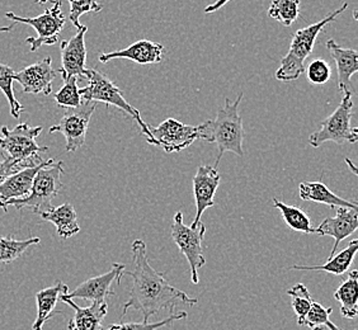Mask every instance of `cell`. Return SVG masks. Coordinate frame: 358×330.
I'll return each mask as SVG.
<instances>
[{
    "mask_svg": "<svg viewBox=\"0 0 358 330\" xmlns=\"http://www.w3.org/2000/svg\"><path fill=\"white\" fill-rule=\"evenodd\" d=\"M132 271H124V275H130L134 281L129 300L124 303L121 319L129 310H136L143 314L144 322L150 323V317L158 315L162 310H173L178 305L193 306L197 299L187 295L186 292L173 287L168 282L164 272L152 268L148 261L146 244L141 239L132 243Z\"/></svg>",
    "mask_w": 358,
    "mask_h": 330,
    "instance_id": "cell-1",
    "label": "cell"
},
{
    "mask_svg": "<svg viewBox=\"0 0 358 330\" xmlns=\"http://www.w3.org/2000/svg\"><path fill=\"white\" fill-rule=\"evenodd\" d=\"M347 8L348 3L345 1L342 7L334 10L333 13L328 14L322 21L310 24L308 27L297 29L294 34L287 54L283 56L281 60V66L275 71L277 80L283 82H294L305 73V60L311 55L317 36L320 35L324 27L336 21Z\"/></svg>",
    "mask_w": 358,
    "mask_h": 330,
    "instance_id": "cell-2",
    "label": "cell"
},
{
    "mask_svg": "<svg viewBox=\"0 0 358 330\" xmlns=\"http://www.w3.org/2000/svg\"><path fill=\"white\" fill-rule=\"evenodd\" d=\"M87 80H88V85L84 88H79V93H80L83 101L117 107L118 110H122L138 122L141 135L146 138V141L149 144L159 146L157 140L152 138V134H150L149 124H145L140 112L124 99L122 90L120 89L108 76H104L98 70L88 69L87 70Z\"/></svg>",
    "mask_w": 358,
    "mask_h": 330,
    "instance_id": "cell-3",
    "label": "cell"
},
{
    "mask_svg": "<svg viewBox=\"0 0 358 330\" xmlns=\"http://www.w3.org/2000/svg\"><path fill=\"white\" fill-rule=\"evenodd\" d=\"M42 132L41 126L31 127L27 124H17L9 130L7 126L1 127L0 149L6 159L13 160L21 169L42 163L38 158L41 152H48V146H40L36 138Z\"/></svg>",
    "mask_w": 358,
    "mask_h": 330,
    "instance_id": "cell-4",
    "label": "cell"
},
{
    "mask_svg": "<svg viewBox=\"0 0 358 330\" xmlns=\"http://www.w3.org/2000/svg\"><path fill=\"white\" fill-rule=\"evenodd\" d=\"M244 94L241 93L235 102H231L227 98L225 107L217 110V116L213 120V138L219 149L217 159L214 165L216 169L225 152H234L241 158L244 157L243 141L245 138V131L243 127V120L239 115V104Z\"/></svg>",
    "mask_w": 358,
    "mask_h": 330,
    "instance_id": "cell-5",
    "label": "cell"
},
{
    "mask_svg": "<svg viewBox=\"0 0 358 330\" xmlns=\"http://www.w3.org/2000/svg\"><path fill=\"white\" fill-rule=\"evenodd\" d=\"M62 166L64 163L62 160L55 162L54 159L48 164L43 165L36 173L29 194L24 199L10 201L9 206H13L17 210L31 208L37 215L52 208V200L60 193L62 188Z\"/></svg>",
    "mask_w": 358,
    "mask_h": 330,
    "instance_id": "cell-6",
    "label": "cell"
},
{
    "mask_svg": "<svg viewBox=\"0 0 358 330\" xmlns=\"http://www.w3.org/2000/svg\"><path fill=\"white\" fill-rule=\"evenodd\" d=\"M149 130L159 146H162L168 154L182 152L199 138L207 143H214L213 120H208L199 126H191L182 124L174 118H166L157 127L149 124Z\"/></svg>",
    "mask_w": 358,
    "mask_h": 330,
    "instance_id": "cell-7",
    "label": "cell"
},
{
    "mask_svg": "<svg viewBox=\"0 0 358 330\" xmlns=\"http://www.w3.org/2000/svg\"><path fill=\"white\" fill-rule=\"evenodd\" d=\"M353 102L352 94H345L337 110L325 118L319 130L311 134L309 144L320 148L324 143L333 141L338 145L355 144L358 140V130L352 127Z\"/></svg>",
    "mask_w": 358,
    "mask_h": 330,
    "instance_id": "cell-8",
    "label": "cell"
},
{
    "mask_svg": "<svg viewBox=\"0 0 358 330\" xmlns=\"http://www.w3.org/2000/svg\"><path fill=\"white\" fill-rule=\"evenodd\" d=\"M62 0H55L52 7L48 8L41 15L35 17V18H24V17L15 15L12 12L6 13V17L15 23H24V24L35 28L37 37L26 38V43L31 46L29 50L32 52H35L45 45L52 46L59 41V36L65 27V22H66V18L62 13Z\"/></svg>",
    "mask_w": 358,
    "mask_h": 330,
    "instance_id": "cell-9",
    "label": "cell"
},
{
    "mask_svg": "<svg viewBox=\"0 0 358 330\" xmlns=\"http://www.w3.org/2000/svg\"><path fill=\"white\" fill-rule=\"evenodd\" d=\"M172 239L179 248L180 253L186 257L187 261L191 268V278L194 285L200 282L199 269L206 264V259L203 255L202 241L203 235L206 233V227L200 222L196 229L187 227L183 222V213H177L173 217Z\"/></svg>",
    "mask_w": 358,
    "mask_h": 330,
    "instance_id": "cell-10",
    "label": "cell"
},
{
    "mask_svg": "<svg viewBox=\"0 0 358 330\" xmlns=\"http://www.w3.org/2000/svg\"><path fill=\"white\" fill-rule=\"evenodd\" d=\"M96 102H85L78 108H68L64 113L62 121L59 124L50 127L48 132H60L66 140L65 150L74 152L80 149L85 143L87 131L90 126V117L96 110Z\"/></svg>",
    "mask_w": 358,
    "mask_h": 330,
    "instance_id": "cell-11",
    "label": "cell"
},
{
    "mask_svg": "<svg viewBox=\"0 0 358 330\" xmlns=\"http://www.w3.org/2000/svg\"><path fill=\"white\" fill-rule=\"evenodd\" d=\"M124 266L121 263H113L112 268L103 275H96L90 278L83 283H80L76 289L62 295L64 299H82L92 303H107V299L115 296V291H112L110 286L115 282L121 283V278L124 277Z\"/></svg>",
    "mask_w": 358,
    "mask_h": 330,
    "instance_id": "cell-12",
    "label": "cell"
},
{
    "mask_svg": "<svg viewBox=\"0 0 358 330\" xmlns=\"http://www.w3.org/2000/svg\"><path fill=\"white\" fill-rule=\"evenodd\" d=\"M87 31L88 27L82 26L78 29L76 36H73L68 41L62 42V69H59V73L64 80L73 76L78 80H87Z\"/></svg>",
    "mask_w": 358,
    "mask_h": 330,
    "instance_id": "cell-13",
    "label": "cell"
},
{
    "mask_svg": "<svg viewBox=\"0 0 358 330\" xmlns=\"http://www.w3.org/2000/svg\"><path fill=\"white\" fill-rule=\"evenodd\" d=\"M56 71L52 68V59L48 56L41 62L29 65L14 74V80L20 82L22 89L27 94L50 96L52 92V82Z\"/></svg>",
    "mask_w": 358,
    "mask_h": 330,
    "instance_id": "cell-14",
    "label": "cell"
},
{
    "mask_svg": "<svg viewBox=\"0 0 358 330\" xmlns=\"http://www.w3.org/2000/svg\"><path fill=\"white\" fill-rule=\"evenodd\" d=\"M220 174L214 166H203L201 165L193 178V194L196 201V217L192 221L191 227L196 229L201 222V217L207 208L214 207V196L219 185H220Z\"/></svg>",
    "mask_w": 358,
    "mask_h": 330,
    "instance_id": "cell-15",
    "label": "cell"
},
{
    "mask_svg": "<svg viewBox=\"0 0 358 330\" xmlns=\"http://www.w3.org/2000/svg\"><path fill=\"white\" fill-rule=\"evenodd\" d=\"M358 227L357 208H345L338 207L337 215L334 217H328L319 225L314 227V234L320 236H331L334 239V245L331 249V258L338 252V245L341 241H345V238L351 236L356 233Z\"/></svg>",
    "mask_w": 358,
    "mask_h": 330,
    "instance_id": "cell-16",
    "label": "cell"
},
{
    "mask_svg": "<svg viewBox=\"0 0 358 330\" xmlns=\"http://www.w3.org/2000/svg\"><path fill=\"white\" fill-rule=\"evenodd\" d=\"M51 160L52 159H46L42 160L40 164L21 169L20 172L14 173L10 177H8L3 183H0V208H3L4 213H7L10 201L24 199L29 194L36 173L38 172L43 165L48 164Z\"/></svg>",
    "mask_w": 358,
    "mask_h": 330,
    "instance_id": "cell-17",
    "label": "cell"
},
{
    "mask_svg": "<svg viewBox=\"0 0 358 330\" xmlns=\"http://www.w3.org/2000/svg\"><path fill=\"white\" fill-rule=\"evenodd\" d=\"M164 52L166 50L162 43L149 40H140L124 50L113 51L110 54H101L99 62L104 64L115 59H126L136 62L138 65H150L163 62Z\"/></svg>",
    "mask_w": 358,
    "mask_h": 330,
    "instance_id": "cell-18",
    "label": "cell"
},
{
    "mask_svg": "<svg viewBox=\"0 0 358 330\" xmlns=\"http://www.w3.org/2000/svg\"><path fill=\"white\" fill-rule=\"evenodd\" d=\"M327 48L337 66L338 89L343 92V94H352L353 85L351 78L358 71L357 51L353 48H341L334 40L327 41Z\"/></svg>",
    "mask_w": 358,
    "mask_h": 330,
    "instance_id": "cell-19",
    "label": "cell"
},
{
    "mask_svg": "<svg viewBox=\"0 0 358 330\" xmlns=\"http://www.w3.org/2000/svg\"><path fill=\"white\" fill-rule=\"evenodd\" d=\"M60 301L68 303L71 306L76 315L68 324L69 330H103L102 320L107 315L108 311V303H92L90 306L80 308L70 299L62 297Z\"/></svg>",
    "mask_w": 358,
    "mask_h": 330,
    "instance_id": "cell-20",
    "label": "cell"
},
{
    "mask_svg": "<svg viewBox=\"0 0 358 330\" xmlns=\"http://www.w3.org/2000/svg\"><path fill=\"white\" fill-rule=\"evenodd\" d=\"M69 292V287L62 281L56 282L54 286L41 289L36 294V305H37V315L32 330H42L45 323L50 317L59 314L56 311V305L60 301L62 295Z\"/></svg>",
    "mask_w": 358,
    "mask_h": 330,
    "instance_id": "cell-21",
    "label": "cell"
},
{
    "mask_svg": "<svg viewBox=\"0 0 358 330\" xmlns=\"http://www.w3.org/2000/svg\"><path fill=\"white\" fill-rule=\"evenodd\" d=\"M40 217L42 220L52 222L56 227V233L64 241L69 239L80 231L76 208L70 203L52 207L48 211L40 213Z\"/></svg>",
    "mask_w": 358,
    "mask_h": 330,
    "instance_id": "cell-22",
    "label": "cell"
},
{
    "mask_svg": "<svg viewBox=\"0 0 358 330\" xmlns=\"http://www.w3.org/2000/svg\"><path fill=\"white\" fill-rule=\"evenodd\" d=\"M299 193L301 200L323 203L331 208H338V207L358 208L357 203L338 197L337 194L331 192V189L322 182H303L299 186Z\"/></svg>",
    "mask_w": 358,
    "mask_h": 330,
    "instance_id": "cell-23",
    "label": "cell"
},
{
    "mask_svg": "<svg viewBox=\"0 0 358 330\" xmlns=\"http://www.w3.org/2000/svg\"><path fill=\"white\" fill-rule=\"evenodd\" d=\"M357 250L358 241H352L348 244V247H345L342 252H337L333 257L328 258V261L322 266H292L289 269L317 271V272H327L336 275H345V272H348V269L351 268Z\"/></svg>",
    "mask_w": 358,
    "mask_h": 330,
    "instance_id": "cell-24",
    "label": "cell"
},
{
    "mask_svg": "<svg viewBox=\"0 0 358 330\" xmlns=\"http://www.w3.org/2000/svg\"><path fill=\"white\" fill-rule=\"evenodd\" d=\"M334 299L341 303V315L353 320L358 314V272L356 269L348 273L341 286L334 291Z\"/></svg>",
    "mask_w": 358,
    "mask_h": 330,
    "instance_id": "cell-25",
    "label": "cell"
},
{
    "mask_svg": "<svg viewBox=\"0 0 358 330\" xmlns=\"http://www.w3.org/2000/svg\"><path fill=\"white\" fill-rule=\"evenodd\" d=\"M273 207L281 213L283 221L289 229L303 234H314V227H311L309 216L300 207L289 206L277 199H273Z\"/></svg>",
    "mask_w": 358,
    "mask_h": 330,
    "instance_id": "cell-26",
    "label": "cell"
},
{
    "mask_svg": "<svg viewBox=\"0 0 358 330\" xmlns=\"http://www.w3.org/2000/svg\"><path fill=\"white\" fill-rule=\"evenodd\" d=\"M41 239L40 238H28L24 241H17L14 238H3L0 236V263H12V261L21 258L23 253L27 250L28 248L40 244Z\"/></svg>",
    "mask_w": 358,
    "mask_h": 330,
    "instance_id": "cell-27",
    "label": "cell"
},
{
    "mask_svg": "<svg viewBox=\"0 0 358 330\" xmlns=\"http://www.w3.org/2000/svg\"><path fill=\"white\" fill-rule=\"evenodd\" d=\"M268 15L285 27H289L300 15V0H272Z\"/></svg>",
    "mask_w": 358,
    "mask_h": 330,
    "instance_id": "cell-28",
    "label": "cell"
},
{
    "mask_svg": "<svg viewBox=\"0 0 358 330\" xmlns=\"http://www.w3.org/2000/svg\"><path fill=\"white\" fill-rule=\"evenodd\" d=\"M287 295L291 297V306L295 313L297 324L303 325L305 317L308 315L313 303V297L308 287L303 283H296L294 287L287 289Z\"/></svg>",
    "mask_w": 358,
    "mask_h": 330,
    "instance_id": "cell-29",
    "label": "cell"
},
{
    "mask_svg": "<svg viewBox=\"0 0 358 330\" xmlns=\"http://www.w3.org/2000/svg\"><path fill=\"white\" fill-rule=\"evenodd\" d=\"M14 74L15 73H14L12 68H9L8 65H4V64L0 62V90L4 93V96L7 98L8 103L10 107L12 117L20 118L22 113L24 112V107L17 101V98L14 96Z\"/></svg>",
    "mask_w": 358,
    "mask_h": 330,
    "instance_id": "cell-30",
    "label": "cell"
},
{
    "mask_svg": "<svg viewBox=\"0 0 358 330\" xmlns=\"http://www.w3.org/2000/svg\"><path fill=\"white\" fill-rule=\"evenodd\" d=\"M65 84L62 89L56 92L55 102L59 107L62 108H78L80 104L83 103L82 96L79 93V87H78V79L76 78H69L66 80H64Z\"/></svg>",
    "mask_w": 358,
    "mask_h": 330,
    "instance_id": "cell-31",
    "label": "cell"
},
{
    "mask_svg": "<svg viewBox=\"0 0 358 330\" xmlns=\"http://www.w3.org/2000/svg\"><path fill=\"white\" fill-rule=\"evenodd\" d=\"M331 313H333L331 308H324L322 303L313 301L310 310L305 317L303 325L309 327L311 329L317 328V327H327L331 330H338L339 328L336 324L331 323V319H329Z\"/></svg>",
    "mask_w": 358,
    "mask_h": 330,
    "instance_id": "cell-32",
    "label": "cell"
},
{
    "mask_svg": "<svg viewBox=\"0 0 358 330\" xmlns=\"http://www.w3.org/2000/svg\"><path fill=\"white\" fill-rule=\"evenodd\" d=\"M70 22L74 24L76 29L82 27L80 17L85 13H99L103 6L99 4L96 0H69Z\"/></svg>",
    "mask_w": 358,
    "mask_h": 330,
    "instance_id": "cell-33",
    "label": "cell"
},
{
    "mask_svg": "<svg viewBox=\"0 0 358 330\" xmlns=\"http://www.w3.org/2000/svg\"><path fill=\"white\" fill-rule=\"evenodd\" d=\"M188 317L186 311H180V313H176L172 314L171 317H166V320H162L158 323H146V322H141V323H124V324H112L107 329L103 330H158L163 327H166L173 322L177 320H182L185 317Z\"/></svg>",
    "mask_w": 358,
    "mask_h": 330,
    "instance_id": "cell-34",
    "label": "cell"
},
{
    "mask_svg": "<svg viewBox=\"0 0 358 330\" xmlns=\"http://www.w3.org/2000/svg\"><path fill=\"white\" fill-rule=\"evenodd\" d=\"M305 71H306L308 79L315 85H323L325 82L331 80V66L328 62L322 59H317V60L311 62Z\"/></svg>",
    "mask_w": 358,
    "mask_h": 330,
    "instance_id": "cell-35",
    "label": "cell"
},
{
    "mask_svg": "<svg viewBox=\"0 0 358 330\" xmlns=\"http://www.w3.org/2000/svg\"><path fill=\"white\" fill-rule=\"evenodd\" d=\"M21 168L14 163L10 159L0 160V183H3L8 177H10L14 173L20 172Z\"/></svg>",
    "mask_w": 358,
    "mask_h": 330,
    "instance_id": "cell-36",
    "label": "cell"
},
{
    "mask_svg": "<svg viewBox=\"0 0 358 330\" xmlns=\"http://www.w3.org/2000/svg\"><path fill=\"white\" fill-rule=\"evenodd\" d=\"M229 1H231V0H216L214 3H211V4H208L205 8V13L210 14L214 13V12H217L219 9H221L222 7H225Z\"/></svg>",
    "mask_w": 358,
    "mask_h": 330,
    "instance_id": "cell-37",
    "label": "cell"
},
{
    "mask_svg": "<svg viewBox=\"0 0 358 330\" xmlns=\"http://www.w3.org/2000/svg\"><path fill=\"white\" fill-rule=\"evenodd\" d=\"M13 29V26L9 27H0V34H6V32H10Z\"/></svg>",
    "mask_w": 358,
    "mask_h": 330,
    "instance_id": "cell-38",
    "label": "cell"
},
{
    "mask_svg": "<svg viewBox=\"0 0 358 330\" xmlns=\"http://www.w3.org/2000/svg\"><path fill=\"white\" fill-rule=\"evenodd\" d=\"M311 330H331V329H329V328H327V327H317V328H313V329ZM338 330H345V329H342V328H339V329ZM356 330V329H355Z\"/></svg>",
    "mask_w": 358,
    "mask_h": 330,
    "instance_id": "cell-39",
    "label": "cell"
},
{
    "mask_svg": "<svg viewBox=\"0 0 358 330\" xmlns=\"http://www.w3.org/2000/svg\"><path fill=\"white\" fill-rule=\"evenodd\" d=\"M48 0H35L36 4H40V6H43V4H46Z\"/></svg>",
    "mask_w": 358,
    "mask_h": 330,
    "instance_id": "cell-40",
    "label": "cell"
}]
</instances>
